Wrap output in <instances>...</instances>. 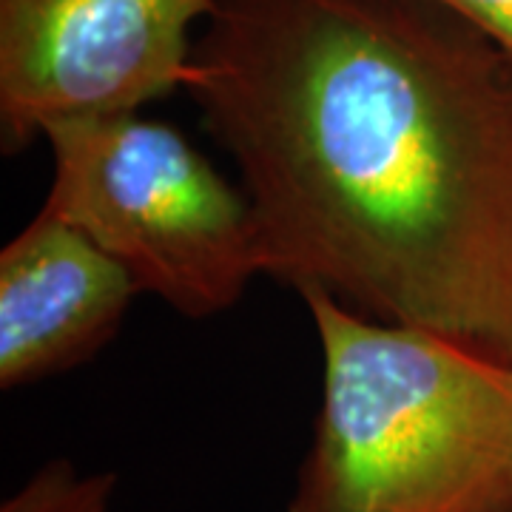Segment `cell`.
Masks as SVG:
<instances>
[{
    "label": "cell",
    "mask_w": 512,
    "mask_h": 512,
    "mask_svg": "<svg viewBox=\"0 0 512 512\" xmlns=\"http://www.w3.org/2000/svg\"><path fill=\"white\" fill-rule=\"evenodd\" d=\"M265 276L512 365V60L433 0H217L185 83Z\"/></svg>",
    "instance_id": "cell-1"
},
{
    "label": "cell",
    "mask_w": 512,
    "mask_h": 512,
    "mask_svg": "<svg viewBox=\"0 0 512 512\" xmlns=\"http://www.w3.org/2000/svg\"><path fill=\"white\" fill-rule=\"evenodd\" d=\"M322 402L285 512H512V365L302 296Z\"/></svg>",
    "instance_id": "cell-2"
},
{
    "label": "cell",
    "mask_w": 512,
    "mask_h": 512,
    "mask_svg": "<svg viewBox=\"0 0 512 512\" xmlns=\"http://www.w3.org/2000/svg\"><path fill=\"white\" fill-rule=\"evenodd\" d=\"M43 208L185 319L231 311L265 276L254 208L183 131L137 114L55 126Z\"/></svg>",
    "instance_id": "cell-3"
},
{
    "label": "cell",
    "mask_w": 512,
    "mask_h": 512,
    "mask_svg": "<svg viewBox=\"0 0 512 512\" xmlns=\"http://www.w3.org/2000/svg\"><path fill=\"white\" fill-rule=\"evenodd\" d=\"M217 0H0V148L185 92Z\"/></svg>",
    "instance_id": "cell-4"
},
{
    "label": "cell",
    "mask_w": 512,
    "mask_h": 512,
    "mask_svg": "<svg viewBox=\"0 0 512 512\" xmlns=\"http://www.w3.org/2000/svg\"><path fill=\"white\" fill-rule=\"evenodd\" d=\"M137 296L123 265L40 205L0 251V387L20 390L92 362Z\"/></svg>",
    "instance_id": "cell-5"
},
{
    "label": "cell",
    "mask_w": 512,
    "mask_h": 512,
    "mask_svg": "<svg viewBox=\"0 0 512 512\" xmlns=\"http://www.w3.org/2000/svg\"><path fill=\"white\" fill-rule=\"evenodd\" d=\"M117 476L80 470L69 458H49L12 495L0 512H114Z\"/></svg>",
    "instance_id": "cell-6"
},
{
    "label": "cell",
    "mask_w": 512,
    "mask_h": 512,
    "mask_svg": "<svg viewBox=\"0 0 512 512\" xmlns=\"http://www.w3.org/2000/svg\"><path fill=\"white\" fill-rule=\"evenodd\" d=\"M476 26L512 60V0H433Z\"/></svg>",
    "instance_id": "cell-7"
}]
</instances>
